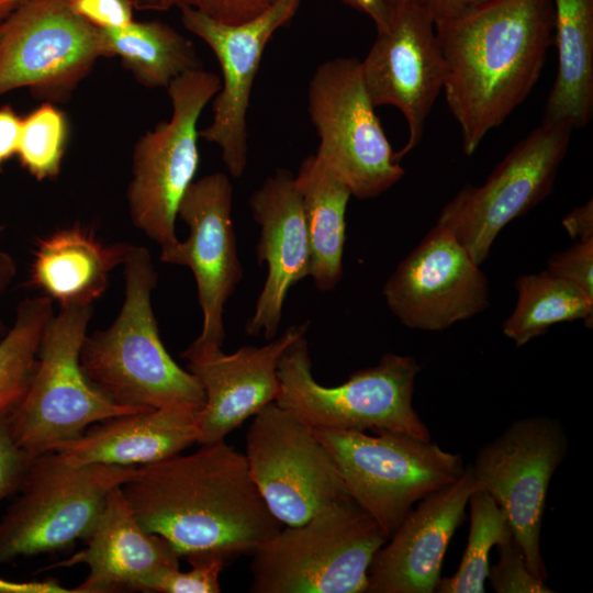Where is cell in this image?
Here are the masks:
<instances>
[{
	"mask_svg": "<svg viewBox=\"0 0 593 593\" xmlns=\"http://www.w3.org/2000/svg\"><path fill=\"white\" fill-rule=\"evenodd\" d=\"M121 489L141 526L178 556L253 553L283 526L256 488L245 455L225 441L138 467Z\"/></svg>",
	"mask_w": 593,
	"mask_h": 593,
	"instance_id": "6da1fadb",
	"label": "cell"
},
{
	"mask_svg": "<svg viewBox=\"0 0 593 593\" xmlns=\"http://www.w3.org/2000/svg\"><path fill=\"white\" fill-rule=\"evenodd\" d=\"M435 30L443 91L470 156L536 86L553 44L552 1L489 0Z\"/></svg>",
	"mask_w": 593,
	"mask_h": 593,
	"instance_id": "7a4b0ae2",
	"label": "cell"
},
{
	"mask_svg": "<svg viewBox=\"0 0 593 593\" xmlns=\"http://www.w3.org/2000/svg\"><path fill=\"white\" fill-rule=\"evenodd\" d=\"M124 266V301L112 324L87 335L80 363L90 382L119 405L200 411L203 390L168 354L152 306L158 273L149 250L132 245Z\"/></svg>",
	"mask_w": 593,
	"mask_h": 593,
	"instance_id": "3957f363",
	"label": "cell"
},
{
	"mask_svg": "<svg viewBox=\"0 0 593 593\" xmlns=\"http://www.w3.org/2000/svg\"><path fill=\"white\" fill-rule=\"evenodd\" d=\"M387 540L351 497L336 501L253 551L249 591L366 593L370 564Z\"/></svg>",
	"mask_w": 593,
	"mask_h": 593,
	"instance_id": "277c9868",
	"label": "cell"
},
{
	"mask_svg": "<svg viewBox=\"0 0 593 593\" xmlns=\"http://www.w3.org/2000/svg\"><path fill=\"white\" fill-rule=\"evenodd\" d=\"M421 366L412 356L384 354L374 366L356 370L342 384L326 387L312 374L305 335L281 355L276 403L316 429L394 432L432 439L413 406Z\"/></svg>",
	"mask_w": 593,
	"mask_h": 593,
	"instance_id": "5b68a950",
	"label": "cell"
},
{
	"mask_svg": "<svg viewBox=\"0 0 593 593\" xmlns=\"http://www.w3.org/2000/svg\"><path fill=\"white\" fill-rule=\"evenodd\" d=\"M92 312L86 304L60 306L54 314L29 390L8 416L13 440L32 457L80 437L94 423L144 411L116 404L85 374L80 350Z\"/></svg>",
	"mask_w": 593,
	"mask_h": 593,
	"instance_id": "8992f818",
	"label": "cell"
},
{
	"mask_svg": "<svg viewBox=\"0 0 593 593\" xmlns=\"http://www.w3.org/2000/svg\"><path fill=\"white\" fill-rule=\"evenodd\" d=\"M313 430L333 457L350 497L387 538L415 503L455 482L466 468L459 454L432 439L394 432Z\"/></svg>",
	"mask_w": 593,
	"mask_h": 593,
	"instance_id": "52a82bcc",
	"label": "cell"
},
{
	"mask_svg": "<svg viewBox=\"0 0 593 593\" xmlns=\"http://www.w3.org/2000/svg\"><path fill=\"white\" fill-rule=\"evenodd\" d=\"M137 468L71 465L55 451L36 456L0 519V564L64 550L94 528L108 495Z\"/></svg>",
	"mask_w": 593,
	"mask_h": 593,
	"instance_id": "ba28073f",
	"label": "cell"
},
{
	"mask_svg": "<svg viewBox=\"0 0 593 593\" xmlns=\"http://www.w3.org/2000/svg\"><path fill=\"white\" fill-rule=\"evenodd\" d=\"M221 78L203 68L184 72L167 87L171 115L136 141L126 199L134 226L160 249L179 242V204L200 164L198 123L221 89Z\"/></svg>",
	"mask_w": 593,
	"mask_h": 593,
	"instance_id": "9c48e42d",
	"label": "cell"
},
{
	"mask_svg": "<svg viewBox=\"0 0 593 593\" xmlns=\"http://www.w3.org/2000/svg\"><path fill=\"white\" fill-rule=\"evenodd\" d=\"M307 100L320 137L315 155L351 197L377 198L404 176L366 89L359 59L337 57L321 64L310 81Z\"/></svg>",
	"mask_w": 593,
	"mask_h": 593,
	"instance_id": "30bf717a",
	"label": "cell"
},
{
	"mask_svg": "<svg viewBox=\"0 0 593 593\" xmlns=\"http://www.w3.org/2000/svg\"><path fill=\"white\" fill-rule=\"evenodd\" d=\"M568 446L560 421L533 415L512 422L480 448L470 465L477 490L504 511L529 571L542 581L548 578L540 550L547 494Z\"/></svg>",
	"mask_w": 593,
	"mask_h": 593,
	"instance_id": "8fae6325",
	"label": "cell"
},
{
	"mask_svg": "<svg viewBox=\"0 0 593 593\" xmlns=\"http://www.w3.org/2000/svg\"><path fill=\"white\" fill-rule=\"evenodd\" d=\"M103 57L101 29L77 15L68 0H24L0 35V97L27 88L45 102H66Z\"/></svg>",
	"mask_w": 593,
	"mask_h": 593,
	"instance_id": "7c38bea8",
	"label": "cell"
},
{
	"mask_svg": "<svg viewBox=\"0 0 593 593\" xmlns=\"http://www.w3.org/2000/svg\"><path fill=\"white\" fill-rule=\"evenodd\" d=\"M573 128L545 123L519 141L482 186L466 184L443 208L437 223L449 230L478 265L499 233L549 195Z\"/></svg>",
	"mask_w": 593,
	"mask_h": 593,
	"instance_id": "4fadbf2b",
	"label": "cell"
},
{
	"mask_svg": "<svg viewBox=\"0 0 593 593\" xmlns=\"http://www.w3.org/2000/svg\"><path fill=\"white\" fill-rule=\"evenodd\" d=\"M245 457L256 488L284 526L303 524L327 505L350 497L313 428L276 402L254 415Z\"/></svg>",
	"mask_w": 593,
	"mask_h": 593,
	"instance_id": "5bb4252c",
	"label": "cell"
},
{
	"mask_svg": "<svg viewBox=\"0 0 593 593\" xmlns=\"http://www.w3.org/2000/svg\"><path fill=\"white\" fill-rule=\"evenodd\" d=\"M360 64L373 105L395 107L407 123V141L395 152L401 161L422 141L426 120L446 80L435 24L419 0L390 9L388 26L377 31Z\"/></svg>",
	"mask_w": 593,
	"mask_h": 593,
	"instance_id": "9a60e30c",
	"label": "cell"
},
{
	"mask_svg": "<svg viewBox=\"0 0 593 593\" xmlns=\"http://www.w3.org/2000/svg\"><path fill=\"white\" fill-rule=\"evenodd\" d=\"M232 206L233 187L225 174L194 180L178 209L189 235L160 249V261L186 266L194 276L203 321L190 349L222 347L225 339L224 306L243 278Z\"/></svg>",
	"mask_w": 593,
	"mask_h": 593,
	"instance_id": "2e32d148",
	"label": "cell"
},
{
	"mask_svg": "<svg viewBox=\"0 0 593 593\" xmlns=\"http://www.w3.org/2000/svg\"><path fill=\"white\" fill-rule=\"evenodd\" d=\"M301 1L277 0L239 24L222 23L190 8L180 10L183 26L211 48L222 71L212 121L199 135L221 148L224 166L235 178L247 165V111L264 51L272 35L293 18Z\"/></svg>",
	"mask_w": 593,
	"mask_h": 593,
	"instance_id": "e0dca14e",
	"label": "cell"
},
{
	"mask_svg": "<svg viewBox=\"0 0 593 593\" xmlns=\"http://www.w3.org/2000/svg\"><path fill=\"white\" fill-rule=\"evenodd\" d=\"M383 296L403 325L439 332L485 310L489 284L468 250L436 223L389 277Z\"/></svg>",
	"mask_w": 593,
	"mask_h": 593,
	"instance_id": "ac0fdd59",
	"label": "cell"
},
{
	"mask_svg": "<svg viewBox=\"0 0 593 593\" xmlns=\"http://www.w3.org/2000/svg\"><path fill=\"white\" fill-rule=\"evenodd\" d=\"M307 327L309 323L291 325L261 347L243 346L232 354L223 353L222 347L183 351L187 370L200 383L205 399L198 413V444L224 441L243 422L276 401L278 361Z\"/></svg>",
	"mask_w": 593,
	"mask_h": 593,
	"instance_id": "d6986e66",
	"label": "cell"
},
{
	"mask_svg": "<svg viewBox=\"0 0 593 593\" xmlns=\"http://www.w3.org/2000/svg\"><path fill=\"white\" fill-rule=\"evenodd\" d=\"M477 490L470 465L452 483L409 512L376 553L366 593H434L447 548Z\"/></svg>",
	"mask_w": 593,
	"mask_h": 593,
	"instance_id": "ffe728a7",
	"label": "cell"
},
{
	"mask_svg": "<svg viewBox=\"0 0 593 593\" xmlns=\"http://www.w3.org/2000/svg\"><path fill=\"white\" fill-rule=\"evenodd\" d=\"M248 203L260 230L257 259L267 265V276L245 332L271 340L278 333L289 290L310 277L311 269L309 237L294 175L278 169L251 193Z\"/></svg>",
	"mask_w": 593,
	"mask_h": 593,
	"instance_id": "44dd1931",
	"label": "cell"
},
{
	"mask_svg": "<svg viewBox=\"0 0 593 593\" xmlns=\"http://www.w3.org/2000/svg\"><path fill=\"white\" fill-rule=\"evenodd\" d=\"M121 486L108 495L86 547L47 567L86 564L89 573L74 588L76 593L155 592L164 575L179 569L176 550L165 538L141 526Z\"/></svg>",
	"mask_w": 593,
	"mask_h": 593,
	"instance_id": "7402d4cb",
	"label": "cell"
},
{
	"mask_svg": "<svg viewBox=\"0 0 593 593\" xmlns=\"http://www.w3.org/2000/svg\"><path fill=\"white\" fill-rule=\"evenodd\" d=\"M199 411L149 409L100 422L55 452L71 465L138 468L179 455L199 440Z\"/></svg>",
	"mask_w": 593,
	"mask_h": 593,
	"instance_id": "603a6c76",
	"label": "cell"
},
{
	"mask_svg": "<svg viewBox=\"0 0 593 593\" xmlns=\"http://www.w3.org/2000/svg\"><path fill=\"white\" fill-rule=\"evenodd\" d=\"M130 243L103 244L92 228L74 224L38 240L30 283L60 306L92 304L112 270L123 265Z\"/></svg>",
	"mask_w": 593,
	"mask_h": 593,
	"instance_id": "cb8c5ba5",
	"label": "cell"
},
{
	"mask_svg": "<svg viewBox=\"0 0 593 593\" xmlns=\"http://www.w3.org/2000/svg\"><path fill=\"white\" fill-rule=\"evenodd\" d=\"M558 70L542 122L583 128L593 115V0H551Z\"/></svg>",
	"mask_w": 593,
	"mask_h": 593,
	"instance_id": "d4e9b609",
	"label": "cell"
},
{
	"mask_svg": "<svg viewBox=\"0 0 593 593\" xmlns=\"http://www.w3.org/2000/svg\"><path fill=\"white\" fill-rule=\"evenodd\" d=\"M311 253L310 277L316 289L333 290L343 277L346 210L351 193L315 154L294 175Z\"/></svg>",
	"mask_w": 593,
	"mask_h": 593,
	"instance_id": "484cf974",
	"label": "cell"
},
{
	"mask_svg": "<svg viewBox=\"0 0 593 593\" xmlns=\"http://www.w3.org/2000/svg\"><path fill=\"white\" fill-rule=\"evenodd\" d=\"M101 31L107 58L119 57L144 87L167 88L178 76L203 68L193 43L161 21H133Z\"/></svg>",
	"mask_w": 593,
	"mask_h": 593,
	"instance_id": "4316f807",
	"label": "cell"
},
{
	"mask_svg": "<svg viewBox=\"0 0 593 593\" xmlns=\"http://www.w3.org/2000/svg\"><path fill=\"white\" fill-rule=\"evenodd\" d=\"M517 302L502 329L517 347L544 335L555 324L583 320L592 327L593 300L571 282L542 270L515 282Z\"/></svg>",
	"mask_w": 593,
	"mask_h": 593,
	"instance_id": "83f0119b",
	"label": "cell"
},
{
	"mask_svg": "<svg viewBox=\"0 0 593 593\" xmlns=\"http://www.w3.org/2000/svg\"><path fill=\"white\" fill-rule=\"evenodd\" d=\"M53 302L45 294L23 300L0 340V416H9L29 390L44 331L54 316Z\"/></svg>",
	"mask_w": 593,
	"mask_h": 593,
	"instance_id": "f1b7e54d",
	"label": "cell"
},
{
	"mask_svg": "<svg viewBox=\"0 0 593 593\" xmlns=\"http://www.w3.org/2000/svg\"><path fill=\"white\" fill-rule=\"evenodd\" d=\"M469 534L457 571L441 578L437 593H484L493 547L513 538L504 511L484 491L475 490L469 497Z\"/></svg>",
	"mask_w": 593,
	"mask_h": 593,
	"instance_id": "f546056e",
	"label": "cell"
},
{
	"mask_svg": "<svg viewBox=\"0 0 593 593\" xmlns=\"http://www.w3.org/2000/svg\"><path fill=\"white\" fill-rule=\"evenodd\" d=\"M69 125L55 103L44 102L22 118L16 155L36 180L55 179L61 168Z\"/></svg>",
	"mask_w": 593,
	"mask_h": 593,
	"instance_id": "4dcf8cb0",
	"label": "cell"
},
{
	"mask_svg": "<svg viewBox=\"0 0 593 593\" xmlns=\"http://www.w3.org/2000/svg\"><path fill=\"white\" fill-rule=\"evenodd\" d=\"M191 566L183 572L172 570L164 575L155 592L161 593H219L220 574L230 557L220 552H200L186 557Z\"/></svg>",
	"mask_w": 593,
	"mask_h": 593,
	"instance_id": "1f68e13d",
	"label": "cell"
},
{
	"mask_svg": "<svg viewBox=\"0 0 593 593\" xmlns=\"http://www.w3.org/2000/svg\"><path fill=\"white\" fill-rule=\"evenodd\" d=\"M277 0H133L138 11L190 8L226 24H239L259 15Z\"/></svg>",
	"mask_w": 593,
	"mask_h": 593,
	"instance_id": "d6a6232c",
	"label": "cell"
},
{
	"mask_svg": "<svg viewBox=\"0 0 593 593\" xmlns=\"http://www.w3.org/2000/svg\"><path fill=\"white\" fill-rule=\"evenodd\" d=\"M499 559L489 568L486 580L496 593H552L546 581L528 569L524 553L514 538L496 546Z\"/></svg>",
	"mask_w": 593,
	"mask_h": 593,
	"instance_id": "836d02e7",
	"label": "cell"
},
{
	"mask_svg": "<svg viewBox=\"0 0 593 593\" xmlns=\"http://www.w3.org/2000/svg\"><path fill=\"white\" fill-rule=\"evenodd\" d=\"M571 282L593 300V238L553 254L546 268Z\"/></svg>",
	"mask_w": 593,
	"mask_h": 593,
	"instance_id": "e575fe53",
	"label": "cell"
},
{
	"mask_svg": "<svg viewBox=\"0 0 593 593\" xmlns=\"http://www.w3.org/2000/svg\"><path fill=\"white\" fill-rule=\"evenodd\" d=\"M33 458L13 440L8 416H0V502L18 492Z\"/></svg>",
	"mask_w": 593,
	"mask_h": 593,
	"instance_id": "d590c367",
	"label": "cell"
},
{
	"mask_svg": "<svg viewBox=\"0 0 593 593\" xmlns=\"http://www.w3.org/2000/svg\"><path fill=\"white\" fill-rule=\"evenodd\" d=\"M71 10L101 30L122 29L133 20V0H68Z\"/></svg>",
	"mask_w": 593,
	"mask_h": 593,
	"instance_id": "8d00e7d4",
	"label": "cell"
},
{
	"mask_svg": "<svg viewBox=\"0 0 593 593\" xmlns=\"http://www.w3.org/2000/svg\"><path fill=\"white\" fill-rule=\"evenodd\" d=\"M22 118L10 107L0 108V166L16 155Z\"/></svg>",
	"mask_w": 593,
	"mask_h": 593,
	"instance_id": "74e56055",
	"label": "cell"
},
{
	"mask_svg": "<svg viewBox=\"0 0 593 593\" xmlns=\"http://www.w3.org/2000/svg\"><path fill=\"white\" fill-rule=\"evenodd\" d=\"M489 0H419L434 24L458 18Z\"/></svg>",
	"mask_w": 593,
	"mask_h": 593,
	"instance_id": "f35d334b",
	"label": "cell"
},
{
	"mask_svg": "<svg viewBox=\"0 0 593 593\" xmlns=\"http://www.w3.org/2000/svg\"><path fill=\"white\" fill-rule=\"evenodd\" d=\"M562 226L573 239L593 238V200L573 209L563 220Z\"/></svg>",
	"mask_w": 593,
	"mask_h": 593,
	"instance_id": "ab89813d",
	"label": "cell"
},
{
	"mask_svg": "<svg viewBox=\"0 0 593 593\" xmlns=\"http://www.w3.org/2000/svg\"><path fill=\"white\" fill-rule=\"evenodd\" d=\"M0 593H76L74 589L48 581H12L0 578Z\"/></svg>",
	"mask_w": 593,
	"mask_h": 593,
	"instance_id": "60d3db41",
	"label": "cell"
},
{
	"mask_svg": "<svg viewBox=\"0 0 593 593\" xmlns=\"http://www.w3.org/2000/svg\"><path fill=\"white\" fill-rule=\"evenodd\" d=\"M345 4L365 13L374 23L377 31L388 26L390 9L384 0H340Z\"/></svg>",
	"mask_w": 593,
	"mask_h": 593,
	"instance_id": "b9f144b4",
	"label": "cell"
},
{
	"mask_svg": "<svg viewBox=\"0 0 593 593\" xmlns=\"http://www.w3.org/2000/svg\"><path fill=\"white\" fill-rule=\"evenodd\" d=\"M3 225L0 224V296L5 293L16 275V266L12 256L2 248ZM8 328L0 317V340L7 334Z\"/></svg>",
	"mask_w": 593,
	"mask_h": 593,
	"instance_id": "7bdbcfd3",
	"label": "cell"
},
{
	"mask_svg": "<svg viewBox=\"0 0 593 593\" xmlns=\"http://www.w3.org/2000/svg\"><path fill=\"white\" fill-rule=\"evenodd\" d=\"M15 7H3V8H0V35L2 33V30H3V26H4V22H5V19L8 18V15L11 13V11L14 9Z\"/></svg>",
	"mask_w": 593,
	"mask_h": 593,
	"instance_id": "ee69618b",
	"label": "cell"
},
{
	"mask_svg": "<svg viewBox=\"0 0 593 593\" xmlns=\"http://www.w3.org/2000/svg\"><path fill=\"white\" fill-rule=\"evenodd\" d=\"M24 0H0V8L3 7H16Z\"/></svg>",
	"mask_w": 593,
	"mask_h": 593,
	"instance_id": "f6af8a7d",
	"label": "cell"
},
{
	"mask_svg": "<svg viewBox=\"0 0 593 593\" xmlns=\"http://www.w3.org/2000/svg\"><path fill=\"white\" fill-rule=\"evenodd\" d=\"M409 0H384V2L387 3V5L389 7V9H392L403 2H406Z\"/></svg>",
	"mask_w": 593,
	"mask_h": 593,
	"instance_id": "bcb514c9",
	"label": "cell"
}]
</instances>
